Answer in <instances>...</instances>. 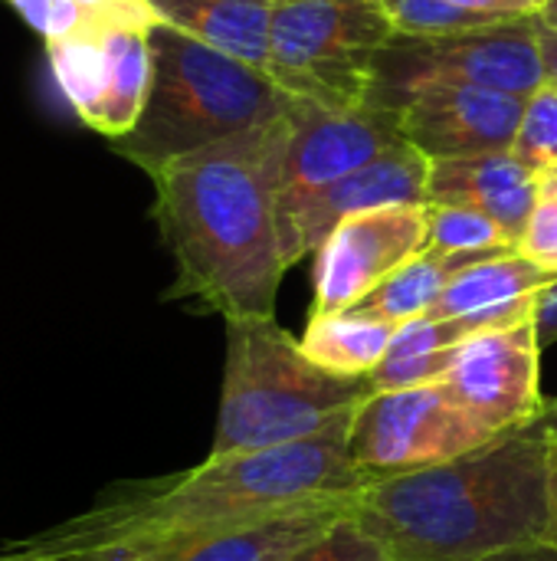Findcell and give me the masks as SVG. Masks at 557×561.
Returning <instances> with one entry per match:
<instances>
[{
	"label": "cell",
	"instance_id": "obj_28",
	"mask_svg": "<svg viewBox=\"0 0 557 561\" xmlns=\"http://www.w3.org/2000/svg\"><path fill=\"white\" fill-rule=\"evenodd\" d=\"M453 3L476 10V13H486V16H496V20H506V23L535 20L548 7V0H453Z\"/></svg>",
	"mask_w": 557,
	"mask_h": 561
},
{
	"label": "cell",
	"instance_id": "obj_31",
	"mask_svg": "<svg viewBox=\"0 0 557 561\" xmlns=\"http://www.w3.org/2000/svg\"><path fill=\"white\" fill-rule=\"evenodd\" d=\"M0 561H62V559H59L56 552H49V549L36 546L33 539H26V542L13 546V549H7V552H0Z\"/></svg>",
	"mask_w": 557,
	"mask_h": 561
},
{
	"label": "cell",
	"instance_id": "obj_12",
	"mask_svg": "<svg viewBox=\"0 0 557 561\" xmlns=\"http://www.w3.org/2000/svg\"><path fill=\"white\" fill-rule=\"evenodd\" d=\"M397 108L404 138L427 158H469L512 151L525 95L469 82H423Z\"/></svg>",
	"mask_w": 557,
	"mask_h": 561
},
{
	"label": "cell",
	"instance_id": "obj_22",
	"mask_svg": "<svg viewBox=\"0 0 557 561\" xmlns=\"http://www.w3.org/2000/svg\"><path fill=\"white\" fill-rule=\"evenodd\" d=\"M430 214V240L427 250L440 253H512L519 250L515 240L486 214L469 210V207H453V204H427Z\"/></svg>",
	"mask_w": 557,
	"mask_h": 561
},
{
	"label": "cell",
	"instance_id": "obj_2",
	"mask_svg": "<svg viewBox=\"0 0 557 561\" xmlns=\"http://www.w3.org/2000/svg\"><path fill=\"white\" fill-rule=\"evenodd\" d=\"M295 108V105H292ZM292 112L151 171V217L177 266L164 299L230 319H276L286 276L279 184Z\"/></svg>",
	"mask_w": 557,
	"mask_h": 561
},
{
	"label": "cell",
	"instance_id": "obj_16",
	"mask_svg": "<svg viewBox=\"0 0 557 561\" xmlns=\"http://www.w3.org/2000/svg\"><path fill=\"white\" fill-rule=\"evenodd\" d=\"M355 503H358V496L289 510V513L269 516L263 523L190 542V546L174 549L154 561H286L302 546L318 539L335 519L351 513Z\"/></svg>",
	"mask_w": 557,
	"mask_h": 561
},
{
	"label": "cell",
	"instance_id": "obj_20",
	"mask_svg": "<svg viewBox=\"0 0 557 561\" xmlns=\"http://www.w3.org/2000/svg\"><path fill=\"white\" fill-rule=\"evenodd\" d=\"M394 332L397 325L387 319H378L361 309H345V312L312 316L299 342L305 355L325 371L345 378H368L387 355Z\"/></svg>",
	"mask_w": 557,
	"mask_h": 561
},
{
	"label": "cell",
	"instance_id": "obj_7",
	"mask_svg": "<svg viewBox=\"0 0 557 561\" xmlns=\"http://www.w3.org/2000/svg\"><path fill=\"white\" fill-rule=\"evenodd\" d=\"M423 82H469L529 99L548 82L538 16L443 36L397 33L378 53L371 102L397 108Z\"/></svg>",
	"mask_w": 557,
	"mask_h": 561
},
{
	"label": "cell",
	"instance_id": "obj_15",
	"mask_svg": "<svg viewBox=\"0 0 557 561\" xmlns=\"http://www.w3.org/2000/svg\"><path fill=\"white\" fill-rule=\"evenodd\" d=\"M555 276L557 273L542 270L519 250L499 253L460 270L427 316L473 319L479 332L512 329L532 319L538 289L548 286Z\"/></svg>",
	"mask_w": 557,
	"mask_h": 561
},
{
	"label": "cell",
	"instance_id": "obj_25",
	"mask_svg": "<svg viewBox=\"0 0 557 561\" xmlns=\"http://www.w3.org/2000/svg\"><path fill=\"white\" fill-rule=\"evenodd\" d=\"M286 561H394L391 552L381 546V539H374L351 513H345L341 519H335L318 539H312L309 546H302L295 556Z\"/></svg>",
	"mask_w": 557,
	"mask_h": 561
},
{
	"label": "cell",
	"instance_id": "obj_4",
	"mask_svg": "<svg viewBox=\"0 0 557 561\" xmlns=\"http://www.w3.org/2000/svg\"><path fill=\"white\" fill-rule=\"evenodd\" d=\"M151 92L141 118L112 148L144 174L292 112L295 95L269 72L158 23L151 30Z\"/></svg>",
	"mask_w": 557,
	"mask_h": 561
},
{
	"label": "cell",
	"instance_id": "obj_9",
	"mask_svg": "<svg viewBox=\"0 0 557 561\" xmlns=\"http://www.w3.org/2000/svg\"><path fill=\"white\" fill-rule=\"evenodd\" d=\"M404 138L401 108L361 102V105H318L295 99L292 135L282 161L279 217L315 197L345 174L364 168Z\"/></svg>",
	"mask_w": 557,
	"mask_h": 561
},
{
	"label": "cell",
	"instance_id": "obj_37",
	"mask_svg": "<svg viewBox=\"0 0 557 561\" xmlns=\"http://www.w3.org/2000/svg\"><path fill=\"white\" fill-rule=\"evenodd\" d=\"M266 3H279V0H266Z\"/></svg>",
	"mask_w": 557,
	"mask_h": 561
},
{
	"label": "cell",
	"instance_id": "obj_34",
	"mask_svg": "<svg viewBox=\"0 0 557 561\" xmlns=\"http://www.w3.org/2000/svg\"><path fill=\"white\" fill-rule=\"evenodd\" d=\"M542 421H545V427H548L552 440H557V401H548V404H545V414H542Z\"/></svg>",
	"mask_w": 557,
	"mask_h": 561
},
{
	"label": "cell",
	"instance_id": "obj_36",
	"mask_svg": "<svg viewBox=\"0 0 557 561\" xmlns=\"http://www.w3.org/2000/svg\"><path fill=\"white\" fill-rule=\"evenodd\" d=\"M542 194L557 197V171H552V174H545V178H542Z\"/></svg>",
	"mask_w": 557,
	"mask_h": 561
},
{
	"label": "cell",
	"instance_id": "obj_14",
	"mask_svg": "<svg viewBox=\"0 0 557 561\" xmlns=\"http://www.w3.org/2000/svg\"><path fill=\"white\" fill-rule=\"evenodd\" d=\"M427 197L430 204L469 207L492 217L519 247L542 197V178L512 151L433 158Z\"/></svg>",
	"mask_w": 557,
	"mask_h": 561
},
{
	"label": "cell",
	"instance_id": "obj_6",
	"mask_svg": "<svg viewBox=\"0 0 557 561\" xmlns=\"http://www.w3.org/2000/svg\"><path fill=\"white\" fill-rule=\"evenodd\" d=\"M397 36L387 0L272 3L269 76L318 105H361L374 95L378 53Z\"/></svg>",
	"mask_w": 557,
	"mask_h": 561
},
{
	"label": "cell",
	"instance_id": "obj_27",
	"mask_svg": "<svg viewBox=\"0 0 557 561\" xmlns=\"http://www.w3.org/2000/svg\"><path fill=\"white\" fill-rule=\"evenodd\" d=\"M519 253L538 263L542 270L557 273V197H538L535 214L519 240Z\"/></svg>",
	"mask_w": 557,
	"mask_h": 561
},
{
	"label": "cell",
	"instance_id": "obj_21",
	"mask_svg": "<svg viewBox=\"0 0 557 561\" xmlns=\"http://www.w3.org/2000/svg\"><path fill=\"white\" fill-rule=\"evenodd\" d=\"M499 256V253H496ZM489 260L483 253H440V250H423L420 256H414L410 263H404L394 276H387L374 293H368L355 309L371 312L378 319H387L394 325L410 322L417 316H427L433 309V302L440 299V293L446 289V283L479 263Z\"/></svg>",
	"mask_w": 557,
	"mask_h": 561
},
{
	"label": "cell",
	"instance_id": "obj_33",
	"mask_svg": "<svg viewBox=\"0 0 557 561\" xmlns=\"http://www.w3.org/2000/svg\"><path fill=\"white\" fill-rule=\"evenodd\" d=\"M548 542L557 546V440L552 447V529H548Z\"/></svg>",
	"mask_w": 557,
	"mask_h": 561
},
{
	"label": "cell",
	"instance_id": "obj_1",
	"mask_svg": "<svg viewBox=\"0 0 557 561\" xmlns=\"http://www.w3.org/2000/svg\"><path fill=\"white\" fill-rule=\"evenodd\" d=\"M351 417L355 411L295 444L207 457L174 477L118 483L89 513L33 536V542L59 556L125 549L154 561L289 510L355 500L368 477L351 463Z\"/></svg>",
	"mask_w": 557,
	"mask_h": 561
},
{
	"label": "cell",
	"instance_id": "obj_23",
	"mask_svg": "<svg viewBox=\"0 0 557 561\" xmlns=\"http://www.w3.org/2000/svg\"><path fill=\"white\" fill-rule=\"evenodd\" d=\"M512 154L529 164L538 178L557 171V85L545 82L525 99L522 125L512 145Z\"/></svg>",
	"mask_w": 557,
	"mask_h": 561
},
{
	"label": "cell",
	"instance_id": "obj_26",
	"mask_svg": "<svg viewBox=\"0 0 557 561\" xmlns=\"http://www.w3.org/2000/svg\"><path fill=\"white\" fill-rule=\"evenodd\" d=\"M85 36H105L112 30H154L164 23L151 0H72Z\"/></svg>",
	"mask_w": 557,
	"mask_h": 561
},
{
	"label": "cell",
	"instance_id": "obj_19",
	"mask_svg": "<svg viewBox=\"0 0 557 561\" xmlns=\"http://www.w3.org/2000/svg\"><path fill=\"white\" fill-rule=\"evenodd\" d=\"M105 53H108L105 89L85 125L102 138L118 141L135 128L151 92V72H154L151 30H112L105 33Z\"/></svg>",
	"mask_w": 557,
	"mask_h": 561
},
{
	"label": "cell",
	"instance_id": "obj_13",
	"mask_svg": "<svg viewBox=\"0 0 557 561\" xmlns=\"http://www.w3.org/2000/svg\"><path fill=\"white\" fill-rule=\"evenodd\" d=\"M430 161L410 141H397L364 168L345 174L341 181L328 184L315 197L302 201L289 214L279 217V243L286 266H295L302 256L315 253L322 240L351 214L378 210V207H427V184H430Z\"/></svg>",
	"mask_w": 557,
	"mask_h": 561
},
{
	"label": "cell",
	"instance_id": "obj_17",
	"mask_svg": "<svg viewBox=\"0 0 557 561\" xmlns=\"http://www.w3.org/2000/svg\"><path fill=\"white\" fill-rule=\"evenodd\" d=\"M473 335H479V325L473 319L417 316L410 322H401L387 345V355L368 375L371 391L378 394V391H401V388L443 381L456 362L460 345Z\"/></svg>",
	"mask_w": 557,
	"mask_h": 561
},
{
	"label": "cell",
	"instance_id": "obj_35",
	"mask_svg": "<svg viewBox=\"0 0 557 561\" xmlns=\"http://www.w3.org/2000/svg\"><path fill=\"white\" fill-rule=\"evenodd\" d=\"M538 20H542L545 26H555V30H557V0H548V7H545V13H542Z\"/></svg>",
	"mask_w": 557,
	"mask_h": 561
},
{
	"label": "cell",
	"instance_id": "obj_29",
	"mask_svg": "<svg viewBox=\"0 0 557 561\" xmlns=\"http://www.w3.org/2000/svg\"><path fill=\"white\" fill-rule=\"evenodd\" d=\"M532 322H535V332H538V345H542V348L557 342V276L548 286L538 289Z\"/></svg>",
	"mask_w": 557,
	"mask_h": 561
},
{
	"label": "cell",
	"instance_id": "obj_5",
	"mask_svg": "<svg viewBox=\"0 0 557 561\" xmlns=\"http://www.w3.org/2000/svg\"><path fill=\"white\" fill-rule=\"evenodd\" d=\"M371 394L368 378H345L315 365L276 319H230L210 457L315 437Z\"/></svg>",
	"mask_w": 557,
	"mask_h": 561
},
{
	"label": "cell",
	"instance_id": "obj_3",
	"mask_svg": "<svg viewBox=\"0 0 557 561\" xmlns=\"http://www.w3.org/2000/svg\"><path fill=\"white\" fill-rule=\"evenodd\" d=\"M552 434L545 421L358 493V523L394 561H483L548 542Z\"/></svg>",
	"mask_w": 557,
	"mask_h": 561
},
{
	"label": "cell",
	"instance_id": "obj_10",
	"mask_svg": "<svg viewBox=\"0 0 557 561\" xmlns=\"http://www.w3.org/2000/svg\"><path fill=\"white\" fill-rule=\"evenodd\" d=\"M430 240L427 207L401 204L345 217L315 250L312 316L355 309Z\"/></svg>",
	"mask_w": 557,
	"mask_h": 561
},
{
	"label": "cell",
	"instance_id": "obj_11",
	"mask_svg": "<svg viewBox=\"0 0 557 561\" xmlns=\"http://www.w3.org/2000/svg\"><path fill=\"white\" fill-rule=\"evenodd\" d=\"M542 345L535 322L492 329L466 339L440 381L446 394L492 437L525 427L545 414Z\"/></svg>",
	"mask_w": 557,
	"mask_h": 561
},
{
	"label": "cell",
	"instance_id": "obj_8",
	"mask_svg": "<svg viewBox=\"0 0 557 561\" xmlns=\"http://www.w3.org/2000/svg\"><path fill=\"white\" fill-rule=\"evenodd\" d=\"M489 440L492 434L476 424L440 381L371 394L355 411L348 431L351 463L368 483L456 460Z\"/></svg>",
	"mask_w": 557,
	"mask_h": 561
},
{
	"label": "cell",
	"instance_id": "obj_32",
	"mask_svg": "<svg viewBox=\"0 0 557 561\" xmlns=\"http://www.w3.org/2000/svg\"><path fill=\"white\" fill-rule=\"evenodd\" d=\"M538 36H542V53H545V69H548V82L557 85V30L545 26L538 20Z\"/></svg>",
	"mask_w": 557,
	"mask_h": 561
},
{
	"label": "cell",
	"instance_id": "obj_30",
	"mask_svg": "<svg viewBox=\"0 0 557 561\" xmlns=\"http://www.w3.org/2000/svg\"><path fill=\"white\" fill-rule=\"evenodd\" d=\"M483 561H557V546H552V542H535V546L509 549V552H499V556Z\"/></svg>",
	"mask_w": 557,
	"mask_h": 561
},
{
	"label": "cell",
	"instance_id": "obj_18",
	"mask_svg": "<svg viewBox=\"0 0 557 561\" xmlns=\"http://www.w3.org/2000/svg\"><path fill=\"white\" fill-rule=\"evenodd\" d=\"M164 23L269 72L272 3L266 0H151Z\"/></svg>",
	"mask_w": 557,
	"mask_h": 561
},
{
	"label": "cell",
	"instance_id": "obj_24",
	"mask_svg": "<svg viewBox=\"0 0 557 561\" xmlns=\"http://www.w3.org/2000/svg\"><path fill=\"white\" fill-rule=\"evenodd\" d=\"M397 33L407 36H443V33H463V30H486L499 26L506 20L466 10L453 0H387Z\"/></svg>",
	"mask_w": 557,
	"mask_h": 561
}]
</instances>
